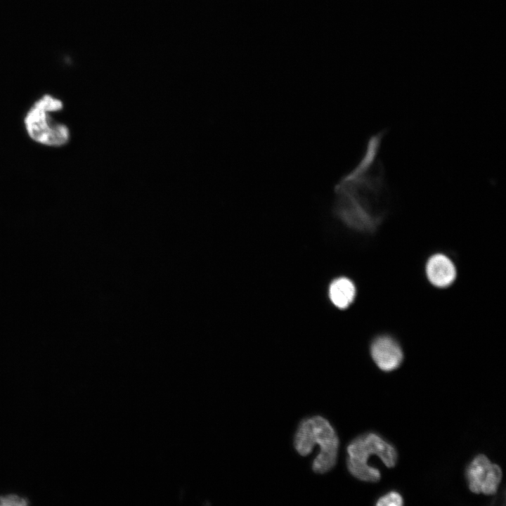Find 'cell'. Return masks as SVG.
I'll return each instance as SVG.
<instances>
[{
	"mask_svg": "<svg viewBox=\"0 0 506 506\" xmlns=\"http://www.w3.org/2000/svg\"><path fill=\"white\" fill-rule=\"evenodd\" d=\"M387 129L372 136L361 160L338 189L337 212L350 228L372 232L389 212L391 195L379 151Z\"/></svg>",
	"mask_w": 506,
	"mask_h": 506,
	"instance_id": "cell-1",
	"label": "cell"
},
{
	"mask_svg": "<svg viewBox=\"0 0 506 506\" xmlns=\"http://www.w3.org/2000/svg\"><path fill=\"white\" fill-rule=\"evenodd\" d=\"M319 446V453L312 464L313 472L323 474L335 465L339 440L334 428L321 416H313L303 420L296 432L294 446L303 456L311 453L313 447Z\"/></svg>",
	"mask_w": 506,
	"mask_h": 506,
	"instance_id": "cell-2",
	"label": "cell"
},
{
	"mask_svg": "<svg viewBox=\"0 0 506 506\" xmlns=\"http://www.w3.org/2000/svg\"><path fill=\"white\" fill-rule=\"evenodd\" d=\"M347 453L349 472L358 479L368 482H376L381 478L379 470L368 465L370 457L378 456L387 467H394L398 458L396 448L375 433L353 439L347 447Z\"/></svg>",
	"mask_w": 506,
	"mask_h": 506,
	"instance_id": "cell-3",
	"label": "cell"
},
{
	"mask_svg": "<svg viewBox=\"0 0 506 506\" xmlns=\"http://www.w3.org/2000/svg\"><path fill=\"white\" fill-rule=\"evenodd\" d=\"M46 110L35 103L27 112L24 123L29 136L34 141L48 146H62L67 143V126L56 122Z\"/></svg>",
	"mask_w": 506,
	"mask_h": 506,
	"instance_id": "cell-4",
	"label": "cell"
},
{
	"mask_svg": "<svg viewBox=\"0 0 506 506\" xmlns=\"http://www.w3.org/2000/svg\"><path fill=\"white\" fill-rule=\"evenodd\" d=\"M466 478L472 492L493 495L501 481L502 470L485 455H478L468 465Z\"/></svg>",
	"mask_w": 506,
	"mask_h": 506,
	"instance_id": "cell-5",
	"label": "cell"
},
{
	"mask_svg": "<svg viewBox=\"0 0 506 506\" xmlns=\"http://www.w3.org/2000/svg\"><path fill=\"white\" fill-rule=\"evenodd\" d=\"M370 354L377 367L384 372L396 370L403 360V353L399 344L387 335L377 337L372 341Z\"/></svg>",
	"mask_w": 506,
	"mask_h": 506,
	"instance_id": "cell-6",
	"label": "cell"
},
{
	"mask_svg": "<svg viewBox=\"0 0 506 506\" xmlns=\"http://www.w3.org/2000/svg\"><path fill=\"white\" fill-rule=\"evenodd\" d=\"M429 283L439 288L450 286L455 280L457 271L454 263L443 254L431 256L425 268Z\"/></svg>",
	"mask_w": 506,
	"mask_h": 506,
	"instance_id": "cell-7",
	"label": "cell"
},
{
	"mask_svg": "<svg viewBox=\"0 0 506 506\" xmlns=\"http://www.w3.org/2000/svg\"><path fill=\"white\" fill-rule=\"evenodd\" d=\"M356 293L355 285L346 277H339L332 280L328 289L331 302L339 309L348 308L354 301Z\"/></svg>",
	"mask_w": 506,
	"mask_h": 506,
	"instance_id": "cell-8",
	"label": "cell"
},
{
	"mask_svg": "<svg viewBox=\"0 0 506 506\" xmlns=\"http://www.w3.org/2000/svg\"><path fill=\"white\" fill-rule=\"evenodd\" d=\"M403 499L401 494L396 491H390L381 496L377 501V506H401Z\"/></svg>",
	"mask_w": 506,
	"mask_h": 506,
	"instance_id": "cell-9",
	"label": "cell"
}]
</instances>
